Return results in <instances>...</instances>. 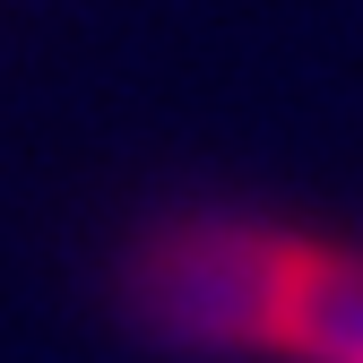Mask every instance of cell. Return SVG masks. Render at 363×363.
Returning a JSON list of instances; mask_svg holds the SVG:
<instances>
[{
	"instance_id": "obj_1",
	"label": "cell",
	"mask_w": 363,
	"mask_h": 363,
	"mask_svg": "<svg viewBox=\"0 0 363 363\" xmlns=\"http://www.w3.org/2000/svg\"><path fill=\"white\" fill-rule=\"evenodd\" d=\"M277 242H286V225H268V216H216V208L173 216L130 259V303L147 311V329H164L182 346L251 354L268 277H277Z\"/></svg>"
},
{
	"instance_id": "obj_2",
	"label": "cell",
	"mask_w": 363,
	"mask_h": 363,
	"mask_svg": "<svg viewBox=\"0 0 363 363\" xmlns=\"http://www.w3.org/2000/svg\"><path fill=\"white\" fill-rule=\"evenodd\" d=\"M251 354H277V363H363V242L294 234L286 225Z\"/></svg>"
}]
</instances>
